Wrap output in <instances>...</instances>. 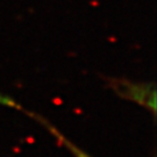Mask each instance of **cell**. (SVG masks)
I'll list each match as a JSON object with an SVG mask.
<instances>
[{
    "mask_svg": "<svg viewBox=\"0 0 157 157\" xmlns=\"http://www.w3.org/2000/svg\"><path fill=\"white\" fill-rule=\"evenodd\" d=\"M51 132H52L54 134H56L57 137H58V139H59V140L62 141L63 143L65 144V147H67V148L70 149V151H72L73 154H75V156H76V157H90L89 155H86L85 152L82 151V150H79L77 147L73 146L72 143H71V142H69V141H67V139H64V137H63L62 135L59 134V133H58L57 130H55V129H51Z\"/></svg>",
    "mask_w": 157,
    "mask_h": 157,
    "instance_id": "6da1fadb",
    "label": "cell"
}]
</instances>
